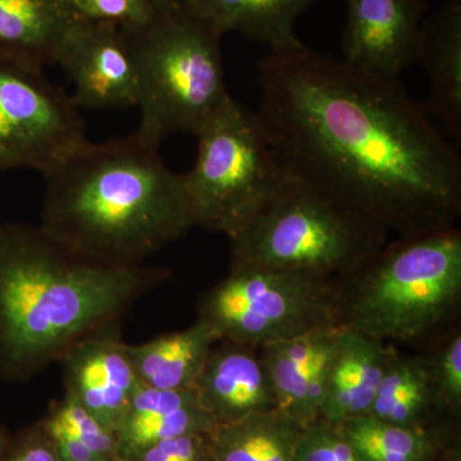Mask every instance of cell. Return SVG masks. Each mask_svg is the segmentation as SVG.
Instances as JSON below:
<instances>
[{
  "label": "cell",
  "mask_w": 461,
  "mask_h": 461,
  "mask_svg": "<svg viewBox=\"0 0 461 461\" xmlns=\"http://www.w3.org/2000/svg\"><path fill=\"white\" fill-rule=\"evenodd\" d=\"M195 136V165L182 173L194 224L233 238L277 190L286 169L256 111L232 96Z\"/></svg>",
  "instance_id": "7"
},
{
  "label": "cell",
  "mask_w": 461,
  "mask_h": 461,
  "mask_svg": "<svg viewBox=\"0 0 461 461\" xmlns=\"http://www.w3.org/2000/svg\"><path fill=\"white\" fill-rule=\"evenodd\" d=\"M362 461H438L445 438L371 417L351 418L338 426Z\"/></svg>",
  "instance_id": "24"
},
{
  "label": "cell",
  "mask_w": 461,
  "mask_h": 461,
  "mask_svg": "<svg viewBox=\"0 0 461 461\" xmlns=\"http://www.w3.org/2000/svg\"><path fill=\"white\" fill-rule=\"evenodd\" d=\"M390 350L391 346L344 327L320 420L338 427L351 418L368 415Z\"/></svg>",
  "instance_id": "18"
},
{
  "label": "cell",
  "mask_w": 461,
  "mask_h": 461,
  "mask_svg": "<svg viewBox=\"0 0 461 461\" xmlns=\"http://www.w3.org/2000/svg\"><path fill=\"white\" fill-rule=\"evenodd\" d=\"M303 427L276 408L258 411L211 432L213 461H294Z\"/></svg>",
  "instance_id": "22"
},
{
  "label": "cell",
  "mask_w": 461,
  "mask_h": 461,
  "mask_svg": "<svg viewBox=\"0 0 461 461\" xmlns=\"http://www.w3.org/2000/svg\"><path fill=\"white\" fill-rule=\"evenodd\" d=\"M342 330L336 324L259 348L277 408L303 429L321 418Z\"/></svg>",
  "instance_id": "13"
},
{
  "label": "cell",
  "mask_w": 461,
  "mask_h": 461,
  "mask_svg": "<svg viewBox=\"0 0 461 461\" xmlns=\"http://www.w3.org/2000/svg\"><path fill=\"white\" fill-rule=\"evenodd\" d=\"M2 461H60L41 420L9 437Z\"/></svg>",
  "instance_id": "29"
},
{
  "label": "cell",
  "mask_w": 461,
  "mask_h": 461,
  "mask_svg": "<svg viewBox=\"0 0 461 461\" xmlns=\"http://www.w3.org/2000/svg\"><path fill=\"white\" fill-rule=\"evenodd\" d=\"M78 17L69 0H0V51L41 69L56 65Z\"/></svg>",
  "instance_id": "19"
},
{
  "label": "cell",
  "mask_w": 461,
  "mask_h": 461,
  "mask_svg": "<svg viewBox=\"0 0 461 461\" xmlns=\"http://www.w3.org/2000/svg\"><path fill=\"white\" fill-rule=\"evenodd\" d=\"M317 2L320 0H182L221 36L241 33L271 50L302 44L295 32L297 20Z\"/></svg>",
  "instance_id": "20"
},
{
  "label": "cell",
  "mask_w": 461,
  "mask_h": 461,
  "mask_svg": "<svg viewBox=\"0 0 461 461\" xmlns=\"http://www.w3.org/2000/svg\"><path fill=\"white\" fill-rule=\"evenodd\" d=\"M87 141L71 95L38 67L0 51V173L47 175Z\"/></svg>",
  "instance_id": "9"
},
{
  "label": "cell",
  "mask_w": 461,
  "mask_h": 461,
  "mask_svg": "<svg viewBox=\"0 0 461 461\" xmlns=\"http://www.w3.org/2000/svg\"><path fill=\"white\" fill-rule=\"evenodd\" d=\"M41 423L60 461H123L117 433L67 393L51 402Z\"/></svg>",
  "instance_id": "23"
},
{
  "label": "cell",
  "mask_w": 461,
  "mask_h": 461,
  "mask_svg": "<svg viewBox=\"0 0 461 461\" xmlns=\"http://www.w3.org/2000/svg\"><path fill=\"white\" fill-rule=\"evenodd\" d=\"M9 437L7 429L3 426L2 421H0V461L3 460V456H5V448H7Z\"/></svg>",
  "instance_id": "30"
},
{
  "label": "cell",
  "mask_w": 461,
  "mask_h": 461,
  "mask_svg": "<svg viewBox=\"0 0 461 461\" xmlns=\"http://www.w3.org/2000/svg\"><path fill=\"white\" fill-rule=\"evenodd\" d=\"M294 461H362L339 427L318 420L304 427Z\"/></svg>",
  "instance_id": "25"
},
{
  "label": "cell",
  "mask_w": 461,
  "mask_h": 461,
  "mask_svg": "<svg viewBox=\"0 0 461 461\" xmlns=\"http://www.w3.org/2000/svg\"><path fill=\"white\" fill-rule=\"evenodd\" d=\"M256 113L290 175L400 238L454 227L461 158L423 103L306 45L258 60Z\"/></svg>",
  "instance_id": "1"
},
{
  "label": "cell",
  "mask_w": 461,
  "mask_h": 461,
  "mask_svg": "<svg viewBox=\"0 0 461 461\" xmlns=\"http://www.w3.org/2000/svg\"><path fill=\"white\" fill-rule=\"evenodd\" d=\"M217 336L203 321L158 336L138 345H126L127 353L142 386L180 391L195 386Z\"/></svg>",
  "instance_id": "21"
},
{
  "label": "cell",
  "mask_w": 461,
  "mask_h": 461,
  "mask_svg": "<svg viewBox=\"0 0 461 461\" xmlns=\"http://www.w3.org/2000/svg\"><path fill=\"white\" fill-rule=\"evenodd\" d=\"M461 299V233L455 227L387 242L339 280V326L387 344L432 335Z\"/></svg>",
  "instance_id": "4"
},
{
  "label": "cell",
  "mask_w": 461,
  "mask_h": 461,
  "mask_svg": "<svg viewBox=\"0 0 461 461\" xmlns=\"http://www.w3.org/2000/svg\"><path fill=\"white\" fill-rule=\"evenodd\" d=\"M446 453V450H445ZM445 453L442 454L441 459L438 461H461L460 460V454L456 453V451L454 450V453L450 455V456L446 459Z\"/></svg>",
  "instance_id": "31"
},
{
  "label": "cell",
  "mask_w": 461,
  "mask_h": 461,
  "mask_svg": "<svg viewBox=\"0 0 461 461\" xmlns=\"http://www.w3.org/2000/svg\"><path fill=\"white\" fill-rule=\"evenodd\" d=\"M348 23L342 60L348 65L400 77L417 62L427 0H345Z\"/></svg>",
  "instance_id": "11"
},
{
  "label": "cell",
  "mask_w": 461,
  "mask_h": 461,
  "mask_svg": "<svg viewBox=\"0 0 461 461\" xmlns=\"http://www.w3.org/2000/svg\"><path fill=\"white\" fill-rule=\"evenodd\" d=\"M168 278L160 267L84 256L41 226L0 223V382L41 375Z\"/></svg>",
  "instance_id": "2"
},
{
  "label": "cell",
  "mask_w": 461,
  "mask_h": 461,
  "mask_svg": "<svg viewBox=\"0 0 461 461\" xmlns=\"http://www.w3.org/2000/svg\"><path fill=\"white\" fill-rule=\"evenodd\" d=\"M388 232L286 171L230 238V269H284L341 280L386 247Z\"/></svg>",
  "instance_id": "6"
},
{
  "label": "cell",
  "mask_w": 461,
  "mask_h": 461,
  "mask_svg": "<svg viewBox=\"0 0 461 461\" xmlns=\"http://www.w3.org/2000/svg\"><path fill=\"white\" fill-rule=\"evenodd\" d=\"M129 461H213L211 432L163 439L142 448Z\"/></svg>",
  "instance_id": "28"
},
{
  "label": "cell",
  "mask_w": 461,
  "mask_h": 461,
  "mask_svg": "<svg viewBox=\"0 0 461 461\" xmlns=\"http://www.w3.org/2000/svg\"><path fill=\"white\" fill-rule=\"evenodd\" d=\"M217 426L200 405L194 388L167 391L141 384L115 433L121 457L129 461L156 442L187 433H209Z\"/></svg>",
  "instance_id": "17"
},
{
  "label": "cell",
  "mask_w": 461,
  "mask_h": 461,
  "mask_svg": "<svg viewBox=\"0 0 461 461\" xmlns=\"http://www.w3.org/2000/svg\"><path fill=\"white\" fill-rule=\"evenodd\" d=\"M417 62L429 81L424 108L442 132L461 142V0H446L424 18L418 41Z\"/></svg>",
  "instance_id": "15"
},
{
  "label": "cell",
  "mask_w": 461,
  "mask_h": 461,
  "mask_svg": "<svg viewBox=\"0 0 461 461\" xmlns=\"http://www.w3.org/2000/svg\"><path fill=\"white\" fill-rule=\"evenodd\" d=\"M118 326L75 342L60 357L65 393L117 432L141 386Z\"/></svg>",
  "instance_id": "12"
},
{
  "label": "cell",
  "mask_w": 461,
  "mask_h": 461,
  "mask_svg": "<svg viewBox=\"0 0 461 461\" xmlns=\"http://www.w3.org/2000/svg\"><path fill=\"white\" fill-rule=\"evenodd\" d=\"M136 130L127 138L85 141L44 175L41 224L78 253L141 266L194 224L182 173Z\"/></svg>",
  "instance_id": "3"
},
{
  "label": "cell",
  "mask_w": 461,
  "mask_h": 461,
  "mask_svg": "<svg viewBox=\"0 0 461 461\" xmlns=\"http://www.w3.org/2000/svg\"><path fill=\"white\" fill-rule=\"evenodd\" d=\"M56 65L68 76L78 109L112 111L138 105L135 68L120 26L78 17Z\"/></svg>",
  "instance_id": "10"
},
{
  "label": "cell",
  "mask_w": 461,
  "mask_h": 461,
  "mask_svg": "<svg viewBox=\"0 0 461 461\" xmlns=\"http://www.w3.org/2000/svg\"><path fill=\"white\" fill-rule=\"evenodd\" d=\"M120 30L138 83V131L158 144L175 132L196 135L230 96L222 36L182 0H166L147 23Z\"/></svg>",
  "instance_id": "5"
},
{
  "label": "cell",
  "mask_w": 461,
  "mask_h": 461,
  "mask_svg": "<svg viewBox=\"0 0 461 461\" xmlns=\"http://www.w3.org/2000/svg\"><path fill=\"white\" fill-rule=\"evenodd\" d=\"M166 0H69L80 17L120 27L138 26L154 16Z\"/></svg>",
  "instance_id": "27"
},
{
  "label": "cell",
  "mask_w": 461,
  "mask_h": 461,
  "mask_svg": "<svg viewBox=\"0 0 461 461\" xmlns=\"http://www.w3.org/2000/svg\"><path fill=\"white\" fill-rule=\"evenodd\" d=\"M439 399L451 414L461 405V335L453 333L435 353L427 357Z\"/></svg>",
  "instance_id": "26"
},
{
  "label": "cell",
  "mask_w": 461,
  "mask_h": 461,
  "mask_svg": "<svg viewBox=\"0 0 461 461\" xmlns=\"http://www.w3.org/2000/svg\"><path fill=\"white\" fill-rule=\"evenodd\" d=\"M254 350L218 341L206 357L194 390L218 426L277 408L271 378Z\"/></svg>",
  "instance_id": "14"
},
{
  "label": "cell",
  "mask_w": 461,
  "mask_h": 461,
  "mask_svg": "<svg viewBox=\"0 0 461 461\" xmlns=\"http://www.w3.org/2000/svg\"><path fill=\"white\" fill-rule=\"evenodd\" d=\"M451 414L437 393L427 357L391 348L386 371L368 415L384 423L445 438L442 418Z\"/></svg>",
  "instance_id": "16"
},
{
  "label": "cell",
  "mask_w": 461,
  "mask_h": 461,
  "mask_svg": "<svg viewBox=\"0 0 461 461\" xmlns=\"http://www.w3.org/2000/svg\"><path fill=\"white\" fill-rule=\"evenodd\" d=\"M335 278L284 269H230L199 299L198 321L218 341L259 348L336 326Z\"/></svg>",
  "instance_id": "8"
}]
</instances>
